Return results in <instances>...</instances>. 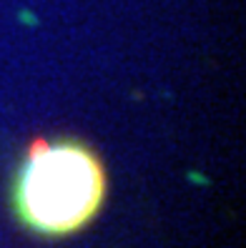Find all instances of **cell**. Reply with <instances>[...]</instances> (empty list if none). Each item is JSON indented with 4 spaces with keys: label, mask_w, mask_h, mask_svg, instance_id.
<instances>
[{
    "label": "cell",
    "mask_w": 246,
    "mask_h": 248,
    "mask_svg": "<svg viewBox=\"0 0 246 248\" xmlns=\"http://www.w3.org/2000/svg\"><path fill=\"white\" fill-rule=\"evenodd\" d=\"M106 196V166L81 138H35L10 183L16 221L40 238H66L91 226Z\"/></svg>",
    "instance_id": "6da1fadb"
}]
</instances>
